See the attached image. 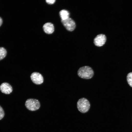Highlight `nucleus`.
Wrapping results in <instances>:
<instances>
[{
  "mask_svg": "<svg viewBox=\"0 0 132 132\" xmlns=\"http://www.w3.org/2000/svg\"><path fill=\"white\" fill-rule=\"evenodd\" d=\"M77 74L79 77L82 78L89 79L93 77L94 73L91 67L88 66H85L79 69Z\"/></svg>",
  "mask_w": 132,
  "mask_h": 132,
  "instance_id": "f257e3e1",
  "label": "nucleus"
},
{
  "mask_svg": "<svg viewBox=\"0 0 132 132\" xmlns=\"http://www.w3.org/2000/svg\"><path fill=\"white\" fill-rule=\"evenodd\" d=\"M77 106L78 110L80 112L85 113L89 110L90 105L88 99L85 98H82L79 99L78 101Z\"/></svg>",
  "mask_w": 132,
  "mask_h": 132,
  "instance_id": "f03ea898",
  "label": "nucleus"
},
{
  "mask_svg": "<svg viewBox=\"0 0 132 132\" xmlns=\"http://www.w3.org/2000/svg\"><path fill=\"white\" fill-rule=\"evenodd\" d=\"M25 105L28 110L32 111L38 110L40 107V103L39 100L33 99H27L25 102Z\"/></svg>",
  "mask_w": 132,
  "mask_h": 132,
  "instance_id": "7ed1b4c3",
  "label": "nucleus"
},
{
  "mask_svg": "<svg viewBox=\"0 0 132 132\" xmlns=\"http://www.w3.org/2000/svg\"><path fill=\"white\" fill-rule=\"evenodd\" d=\"M61 21L63 26L68 31H73L75 28V23L74 21L70 18H69L65 20Z\"/></svg>",
  "mask_w": 132,
  "mask_h": 132,
  "instance_id": "20e7f679",
  "label": "nucleus"
},
{
  "mask_svg": "<svg viewBox=\"0 0 132 132\" xmlns=\"http://www.w3.org/2000/svg\"><path fill=\"white\" fill-rule=\"evenodd\" d=\"M30 77L32 82L37 85L42 84L44 81L42 75L38 72H34L32 73Z\"/></svg>",
  "mask_w": 132,
  "mask_h": 132,
  "instance_id": "39448f33",
  "label": "nucleus"
},
{
  "mask_svg": "<svg viewBox=\"0 0 132 132\" xmlns=\"http://www.w3.org/2000/svg\"><path fill=\"white\" fill-rule=\"evenodd\" d=\"M106 40V38L105 35L100 34L98 35L94 39V43L96 46L100 47L104 44Z\"/></svg>",
  "mask_w": 132,
  "mask_h": 132,
  "instance_id": "423d86ee",
  "label": "nucleus"
},
{
  "mask_svg": "<svg viewBox=\"0 0 132 132\" xmlns=\"http://www.w3.org/2000/svg\"><path fill=\"white\" fill-rule=\"evenodd\" d=\"M0 89L2 93L6 94H10L12 91L11 86L6 82H4L1 84L0 86Z\"/></svg>",
  "mask_w": 132,
  "mask_h": 132,
  "instance_id": "0eeeda50",
  "label": "nucleus"
},
{
  "mask_svg": "<svg viewBox=\"0 0 132 132\" xmlns=\"http://www.w3.org/2000/svg\"><path fill=\"white\" fill-rule=\"evenodd\" d=\"M43 29L45 33L48 34L52 33L54 31L53 24L49 22L45 23L43 26Z\"/></svg>",
  "mask_w": 132,
  "mask_h": 132,
  "instance_id": "6e6552de",
  "label": "nucleus"
},
{
  "mask_svg": "<svg viewBox=\"0 0 132 132\" xmlns=\"http://www.w3.org/2000/svg\"><path fill=\"white\" fill-rule=\"evenodd\" d=\"M59 15L61 21L64 20L69 18V13L66 10H63L59 12Z\"/></svg>",
  "mask_w": 132,
  "mask_h": 132,
  "instance_id": "1a4fd4ad",
  "label": "nucleus"
},
{
  "mask_svg": "<svg viewBox=\"0 0 132 132\" xmlns=\"http://www.w3.org/2000/svg\"><path fill=\"white\" fill-rule=\"evenodd\" d=\"M6 50L3 47H0V60L4 58L7 54Z\"/></svg>",
  "mask_w": 132,
  "mask_h": 132,
  "instance_id": "9d476101",
  "label": "nucleus"
},
{
  "mask_svg": "<svg viewBox=\"0 0 132 132\" xmlns=\"http://www.w3.org/2000/svg\"><path fill=\"white\" fill-rule=\"evenodd\" d=\"M127 80L128 84L132 87V72H130L127 74Z\"/></svg>",
  "mask_w": 132,
  "mask_h": 132,
  "instance_id": "9b49d317",
  "label": "nucleus"
},
{
  "mask_svg": "<svg viewBox=\"0 0 132 132\" xmlns=\"http://www.w3.org/2000/svg\"><path fill=\"white\" fill-rule=\"evenodd\" d=\"M4 113L2 107L0 106V120L1 119L4 117Z\"/></svg>",
  "mask_w": 132,
  "mask_h": 132,
  "instance_id": "f8f14e48",
  "label": "nucleus"
},
{
  "mask_svg": "<svg viewBox=\"0 0 132 132\" xmlns=\"http://www.w3.org/2000/svg\"><path fill=\"white\" fill-rule=\"evenodd\" d=\"M56 0H46V2L49 4H54Z\"/></svg>",
  "mask_w": 132,
  "mask_h": 132,
  "instance_id": "ddd939ff",
  "label": "nucleus"
},
{
  "mask_svg": "<svg viewBox=\"0 0 132 132\" xmlns=\"http://www.w3.org/2000/svg\"><path fill=\"white\" fill-rule=\"evenodd\" d=\"M2 23V18L0 17V26L1 25Z\"/></svg>",
  "mask_w": 132,
  "mask_h": 132,
  "instance_id": "4468645a",
  "label": "nucleus"
}]
</instances>
